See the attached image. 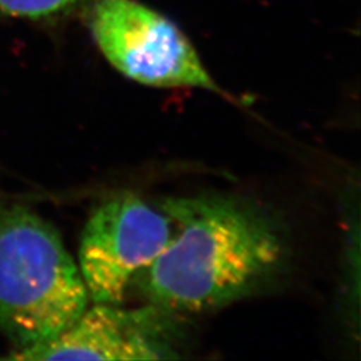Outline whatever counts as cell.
I'll return each instance as SVG.
<instances>
[{
	"label": "cell",
	"instance_id": "obj_1",
	"mask_svg": "<svg viewBox=\"0 0 361 361\" xmlns=\"http://www.w3.org/2000/svg\"><path fill=\"white\" fill-rule=\"evenodd\" d=\"M158 205L170 219L171 235L134 280L152 305L173 314L224 308L264 286L284 264L281 233L243 201L190 195Z\"/></svg>",
	"mask_w": 361,
	"mask_h": 361
},
{
	"label": "cell",
	"instance_id": "obj_2",
	"mask_svg": "<svg viewBox=\"0 0 361 361\" xmlns=\"http://www.w3.org/2000/svg\"><path fill=\"white\" fill-rule=\"evenodd\" d=\"M89 300L55 228L27 207L0 202V334L19 350L47 343Z\"/></svg>",
	"mask_w": 361,
	"mask_h": 361
},
{
	"label": "cell",
	"instance_id": "obj_3",
	"mask_svg": "<svg viewBox=\"0 0 361 361\" xmlns=\"http://www.w3.org/2000/svg\"><path fill=\"white\" fill-rule=\"evenodd\" d=\"M91 32L107 62L134 82L221 92L180 28L137 0H97Z\"/></svg>",
	"mask_w": 361,
	"mask_h": 361
},
{
	"label": "cell",
	"instance_id": "obj_4",
	"mask_svg": "<svg viewBox=\"0 0 361 361\" xmlns=\"http://www.w3.org/2000/svg\"><path fill=\"white\" fill-rule=\"evenodd\" d=\"M171 235L168 214L134 194L97 207L79 245V271L94 304L119 305L135 277L161 255Z\"/></svg>",
	"mask_w": 361,
	"mask_h": 361
},
{
	"label": "cell",
	"instance_id": "obj_5",
	"mask_svg": "<svg viewBox=\"0 0 361 361\" xmlns=\"http://www.w3.org/2000/svg\"><path fill=\"white\" fill-rule=\"evenodd\" d=\"M170 312L155 305L122 310L95 304L50 341L16 352L13 360L177 359Z\"/></svg>",
	"mask_w": 361,
	"mask_h": 361
},
{
	"label": "cell",
	"instance_id": "obj_6",
	"mask_svg": "<svg viewBox=\"0 0 361 361\" xmlns=\"http://www.w3.org/2000/svg\"><path fill=\"white\" fill-rule=\"evenodd\" d=\"M83 0H0V11L18 18H47L70 11Z\"/></svg>",
	"mask_w": 361,
	"mask_h": 361
}]
</instances>
